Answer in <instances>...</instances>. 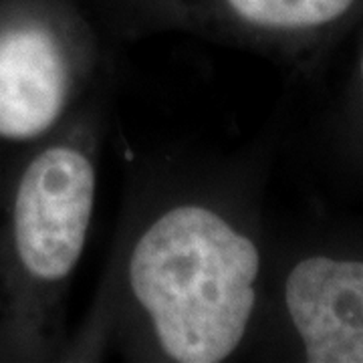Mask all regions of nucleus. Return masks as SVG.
Wrapping results in <instances>:
<instances>
[{"label":"nucleus","mask_w":363,"mask_h":363,"mask_svg":"<svg viewBox=\"0 0 363 363\" xmlns=\"http://www.w3.org/2000/svg\"><path fill=\"white\" fill-rule=\"evenodd\" d=\"M355 0H218L216 25L204 30L233 39L236 30L289 33L325 26L347 13Z\"/></svg>","instance_id":"5"},{"label":"nucleus","mask_w":363,"mask_h":363,"mask_svg":"<svg viewBox=\"0 0 363 363\" xmlns=\"http://www.w3.org/2000/svg\"><path fill=\"white\" fill-rule=\"evenodd\" d=\"M99 113L85 104L30 154L0 233V337L23 355L63 343L65 303L89 240L99 184Z\"/></svg>","instance_id":"2"},{"label":"nucleus","mask_w":363,"mask_h":363,"mask_svg":"<svg viewBox=\"0 0 363 363\" xmlns=\"http://www.w3.org/2000/svg\"><path fill=\"white\" fill-rule=\"evenodd\" d=\"M362 77H363V59H362Z\"/></svg>","instance_id":"6"},{"label":"nucleus","mask_w":363,"mask_h":363,"mask_svg":"<svg viewBox=\"0 0 363 363\" xmlns=\"http://www.w3.org/2000/svg\"><path fill=\"white\" fill-rule=\"evenodd\" d=\"M285 305L311 363H363V262L309 257L289 272Z\"/></svg>","instance_id":"4"},{"label":"nucleus","mask_w":363,"mask_h":363,"mask_svg":"<svg viewBox=\"0 0 363 363\" xmlns=\"http://www.w3.org/2000/svg\"><path fill=\"white\" fill-rule=\"evenodd\" d=\"M260 262L233 208L214 196H176L138 222L89 329L65 355L116 337L140 359L226 362L247 339Z\"/></svg>","instance_id":"1"},{"label":"nucleus","mask_w":363,"mask_h":363,"mask_svg":"<svg viewBox=\"0 0 363 363\" xmlns=\"http://www.w3.org/2000/svg\"><path fill=\"white\" fill-rule=\"evenodd\" d=\"M101 45L73 14L25 11L0 21V140L43 142L83 105Z\"/></svg>","instance_id":"3"}]
</instances>
